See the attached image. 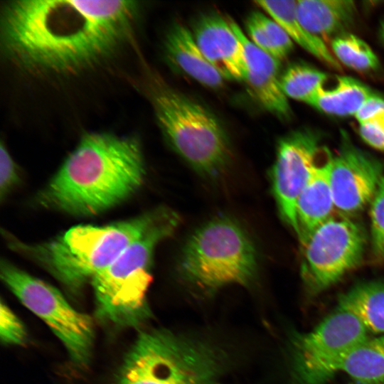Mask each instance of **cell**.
I'll use <instances>...</instances> for the list:
<instances>
[{
	"label": "cell",
	"instance_id": "obj_14",
	"mask_svg": "<svg viewBox=\"0 0 384 384\" xmlns=\"http://www.w3.org/2000/svg\"><path fill=\"white\" fill-rule=\"evenodd\" d=\"M192 33L205 57L225 79L244 80L243 48L228 18L206 14L196 21Z\"/></svg>",
	"mask_w": 384,
	"mask_h": 384
},
{
	"label": "cell",
	"instance_id": "obj_7",
	"mask_svg": "<svg viewBox=\"0 0 384 384\" xmlns=\"http://www.w3.org/2000/svg\"><path fill=\"white\" fill-rule=\"evenodd\" d=\"M150 100L159 129L170 147L195 171L216 178L231 157L227 134L202 105L162 84H154Z\"/></svg>",
	"mask_w": 384,
	"mask_h": 384
},
{
	"label": "cell",
	"instance_id": "obj_4",
	"mask_svg": "<svg viewBox=\"0 0 384 384\" xmlns=\"http://www.w3.org/2000/svg\"><path fill=\"white\" fill-rule=\"evenodd\" d=\"M159 211L158 208L102 226H75L56 238L39 244H26L11 238L9 245L68 287L77 289L112 263L154 222Z\"/></svg>",
	"mask_w": 384,
	"mask_h": 384
},
{
	"label": "cell",
	"instance_id": "obj_17",
	"mask_svg": "<svg viewBox=\"0 0 384 384\" xmlns=\"http://www.w3.org/2000/svg\"><path fill=\"white\" fill-rule=\"evenodd\" d=\"M297 14L302 25L312 34L324 40L348 33L357 9L350 0H299Z\"/></svg>",
	"mask_w": 384,
	"mask_h": 384
},
{
	"label": "cell",
	"instance_id": "obj_6",
	"mask_svg": "<svg viewBox=\"0 0 384 384\" xmlns=\"http://www.w3.org/2000/svg\"><path fill=\"white\" fill-rule=\"evenodd\" d=\"M257 267L252 240L240 224L227 217L214 218L196 229L178 262L181 277L209 294L228 285L250 284Z\"/></svg>",
	"mask_w": 384,
	"mask_h": 384
},
{
	"label": "cell",
	"instance_id": "obj_18",
	"mask_svg": "<svg viewBox=\"0 0 384 384\" xmlns=\"http://www.w3.org/2000/svg\"><path fill=\"white\" fill-rule=\"evenodd\" d=\"M255 4L285 31L293 42L329 67L341 70V64L324 41L301 23L297 1H257Z\"/></svg>",
	"mask_w": 384,
	"mask_h": 384
},
{
	"label": "cell",
	"instance_id": "obj_2",
	"mask_svg": "<svg viewBox=\"0 0 384 384\" xmlns=\"http://www.w3.org/2000/svg\"><path fill=\"white\" fill-rule=\"evenodd\" d=\"M145 176L142 149L137 138L88 132L37 200L47 208L93 215L129 198L142 186Z\"/></svg>",
	"mask_w": 384,
	"mask_h": 384
},
{
	"label": "cell",
	"instance_id": "obj_26",
	"mask_svg": "<svg viewBox=\"0 0 384 384\" xmlns=\"http://www.w3.org/2000/svg\"><path fill=\"white\" fill-rule=\"evenodd\" d=\"M0 336L1 341L8 344H22L26 338L22 323L3 302L1 303Z\"/></svg>",
	"mask_w": 384,
	"mask_h": 384
},
{
	"label": "cell",
	"instance_id": "obj_30",
	"mask_svg": "<svg viewBox=\"0 0 384 384\" xmlns=\"http://www.w3.org/2000/svg\"><path fill=\"white\" fill-rule=\"evenodd\" d=\"M379 35H380L381 41L384 44V18L380 23V26L379 28Z\"/></svg>",
	"mask_w": 384,
	"mask_h": 384
},
{
	"label": "cell",
	"instance_id": "obj_10",
	"mask_svg": "<svg viewBox=\"0 0 384 384\" xmlns=\"http://www.w3.org/2000/svg\"><path fill=\"white\" fill-rule=\"evenodd\" d=\"M362 228L348 218H331L302 243L303 278L314 292L340 280L361 261L366 246Z\"/></svg>",
	"mask_w": 384,
	"mask_h": 384
},
{
	"label": "cell",
	"instance_id": "obj_13",
	"mask_svg": "<svg viewBox=\"0 0 384 384\" xmlns=\"http://www.w3.org/2000/svg\"><path fill=\"white\" fill-rule=\"evenodd\" d=\"M229 21L243 48L246 65L244 81L251 95L272 114L289 119L292 111L280 84V60L254 44L233 19Z\"/></svg>",
	"mask_w": 384,
	"mask_h": 384
},
{
	"label": "cell",
	"instance_id": "obj_19",
	"mask_svg": "<svg viewBox=\"0 0 384 384\" xmlns=\"http://www.w3.org/2000/svg\"><path fill=\"white\" fill-rule=\"evenodd\" d=\"M337 308L354 315L368 333L384 334V284L354 287L340 297Z\"/></svg>",
	"mask_w": 384,
	"mask_h": 384
},
{
	"label": "cell",
	"instance_id": "obj_20",
	"mask_svg": "<svg viewBox=\"0 0 384 384\" xmlns=\"http://www.w3.org/2000/svg\"><path fill=\"white\" fill-rule=\"evenodd\" d=\"M373 92L359 80L351 77L338 76L336 86L318 90L308 105L331 115H355Z\"/></svg>",
	"mask_w": 384,
	"mask_h": 384
},
{
	"label": "cell",
	"instance_id": "obj_15",
	"mask_svg": "<svg viewBox=\"0 0 384 384\" xmlns=\"http://www.w3.org/2000/svg\"><path fill=\"white\" fill-rule=\"evenodd\" d=\"M333 156L329 152L317 164L298 198V238L302 243L318 227L332 218L335 209L330 181Z\"/></svg>",
	"mask_w": 384,
	"mask_h": 384
},
{
	"label": "cell",
	"instance_id": "obj_25",
	"mask_svg": "<svg viewBox=\"0 0 384 384\" xmlns=\"http://www.w3.org/2000/svg\"><path fill=\"white\" fill-rule=\"evenodd\" d=\"M260 19L273 51V56L281 60L293 50L294 42L285 31L272 18L260 12Z\"/></svg>",
	"mask_w": 384,
	"mask_h": 384
},
{
	"label": "cell",
	"instance_id": "obj_12",
	"mask_svg": "<svg viewBox=\"0 0 384 384\" xmlns=\"http://www.w3.org/2000/svg\"><path fill=\"white\" fill-rule=\"evenodd\" d=\"M333 156L330 181L335 209L346 218L371 203L384 176L383 164L356 146L345 132Z\"/></svg>",
	"mask_w": 384,
	"mask_h": 384
},
{
	"label": "cell",
	"instance_id": "obj_16",
	"mask_svg": "<svg viewBox=\"0 0 384 384\" xmlns=\"http://www.w3.org/2000/svg\"><path fill=\"white\" fill-rule=\"evenodd\" d=\"M164 48L169 60L187 75L209 87L223 85L225 79L205 57L192 31L184 25L175 23L169 28Z\"/></svg>",
	"mask_w": 384,
	"mask_h": 384
},
{
	"label": "cell",
	"instance_id": "obj_21",
	"mask_svg": "<svg viewBox=\"0 0 384 384\" xmlns=\"http://www.w3.org/2000/svg\"><path fill=\"white\" fill-rule=\"evenodd\" d=\"M340 372L360 384H384V334L368 337L344 359Z\"/></svg>",
	"mask_w": 384,
	"mask_h": 384
},
{
	"label": "cell",
	"instance_id": "obj_5",
	"mask_svg": "<svg viewBox=\"0 0 384 384\" xmlns=\"http://www.w3.org/2000/svg\"><path fill=\"white\" fill-rule=\"evenodd\" d=\"M179 223L175 211L161 207L146 231L92 279L97 311L102 319L118 326H138L149 318L146 293L152 280L154 251Z\"/></svg>",
	"mask_w": 384,
	"mask_h": 384
},
{
	"label": "cell",
	"instance_id": "obj_23",
	"mask_svg": "<svg viewBox=\"0 0 384 384\" xmlns=\"http://www.w3.org/2000/svg\"><path fill=\"white\" fill-rule=\"evenodd\" d=\"M332 53L339 63L360 72H370L378 68L376 54L363 40L346 33L331 41Z\"/></svg>",
	"mask_w": 384,
	"mask_h": 384
},
{
	"label": "cell",
	"instance_id": "obj_24",
	"mask_svg": "<svg viewBox=\"0 0 384 384\" xmlns=\"http://www.w3.org/2000/svg\"><path fill=\"white\" fill-rule=\"evenodd\" d=\"M370 221L373 251L384 257V176L371 201Z\"/></svg>",
	"mask_w": 384,
	"mask_h": 384
},
{
	"label": "cell",
	"instance_id": "obj_1",
	"mask_svg": "<svg viewBox=\"0 0 384 384\" xmlns=\"http://www.w3.org/2000/svg\"><path fill=\"white\" fill-rule=\"evenodd\" d=\"M136 1L15 0L1 15L6 57L33 72L74 74L107 59L131 32Z\"/></svg>",
	"mask_w": 384,
	"mask_h": 384
},
{
	"label": "cell",
	"instance_id": "obj_22",
	"mask_svg": "<svg viewBox=\"0 0 384 384\" xmlns=\"http://www.w3.org/2000/svg\"><path fill=\"white\" fill-rule=\"evenodd\" d=\"M327 79L324 72L306 63H296L284 70L280 84L287 97L308 104Z\"/></svg>",
	"mask_w": 384,
	"mask_h": 384
},
{
	"label": "cell",
	"instance_id": "obj_29",
	"mask_svg": "<svg viewBox=\"0 0 384 384\" xmlns=\"http://www.w3.org/2000/svg\"><path fill=\"white\" fill-rule=\"evenodd\" d=\"M384 113V99L375 93L370 96L354 115L359 124Z\"/></svg>",
	"mask_w": 384,
	"mask_h": 384
},
{
	"label": "cell",
	"instance_id": "obj_3",
	"mask_svg": "<svg viewBox=\"0 0 384 384\" xmlns=\"http://www.w3.org/2000/svg\"><path fill=\"white\" fill-rule=\"evenodd\" d=\"M228 352L205 336L165 329L141 332L114 384H218Z\"/></svg>",
	"mask_w": 384,
	"mask_h": 384
},
{
	"label": "cell",
	"instance_id": "obj_8",
	"mask_svg": "<svg viewBox=\"0 0 384 384\" xmlns=\"http://www.w3.org/2000/svg\"><path fill=\"white\" fill-rule=\"evenodd\" d=\"M1 277L18 299L50 326L73 362L87 365L95 338L91 318L73 309L56 288L7 261L1 262Z\"/></svg>",
	"mask_w": 384,
	"mask_h": 384
},
{
	"label": "cell",
	"instance_id": "obj_28",
	"mask_svg": "<svg viewBox=\"0 0 384 384\" xmlns=\"http://www.w3.org/2000/svg\"><path fill=\"white\" fill-rule=\"evenodd\" d=\"M358 132L361 137L368 145L384 151V113L361 123Z\"/></svg>",
	"mask_w": 384,
	"mask_h": 384
},
{
	"label": "cell",
	"instance_id": "obj_11",
	"mask_svg": "<svg viewBox=\"0 0 384 384\" xmlns=\"http://www.w3.org/2000/svg\"><path fill=\"white\" fill-rule=\"evenodd\" d=\"M329 152L319 133L309 128L292 131L278 142L271 174L273 194L281 216L297 236L298 198L317 164Z\"/></svg>",
	"mask_w": 384,
	"mask_h": 384
},
{
	"label": "cell",
	"instance_id": "obj_27",
	"mask_svg": "<svg viewBox=\"0 0 384 384\" xmlns=\"http://www.w3.org/2000/svg\"><path fill=\"white\" fill-rule=\"evenodd\" d=\"M18 180L17 166L6 147L1 143L0 146V193L1 198L17 183Z\"/></svg>",
	"mask_w": 384,
	"mask_h": 384
},
{
	"label": "cell",
	"instance_id": "obj_9",
	"mask_svg": "<svg viewBox=\"0 0 384 384\" xmlns=\"http://www.w3.org/2000/svg\"><path fill=\"white\" fill-rule=\"evenodd\" d=\"M368 335L354 315L337 308L314 329L297 336L292 358L297 384H324Z\"/></svg>",
	"mask_w": 384,
	"mask_h": 384
}]
</instances>
